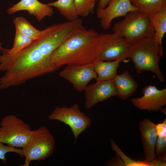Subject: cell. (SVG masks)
Listing matches in <instances>:
<instances>
[{
    "mask_svg": "<svg viewBox=\"0 0 166 166\" xmlns=\"http://www.w3.org/2000/svg\"><path fill=\"white\" fill-rule=\"evenodd\" d=\"M75 21L53 25L41 30L39 38L14 53L2 47L0 90L23 84L35 77L54 72L49 63L52 53L65 41L78 33Z\"/></svg>",
    "mask_w": 166,
    "mask_h": 166,
    "instance_id": "6da1fadb",
    "label": "cell"
},
{
    "mask_svg": "<svg viewBox=\"0 0 166 166\" xmlns=\"http://www.w3.org/2000/svg\"><path fill=\"white\" fill-rule=\"evenodd\" d=\"M104 34L91 29L76 34L52 53L49 58L50 65L56 72L64 65L93 62L102 51Z\"/></svg>",
    "mask_w": 166,
    "mask_h": 166,
    "instance_id": "7a4b0ae2",
    "label": "cell"
},
{
    "mask_svg": "<svg viewBox=\"0 0 166 166\" xmlns=\"http://www.w3.org/2000/svg\"><path fill=\"white\" fill-rule=\"evenodd\" d=\"M163 51L158 45L154 38L144 39L131 46L127 57L133 62L138 73L149 71L154 73L159 81H165L159 66L160 57L163 55Z\"/></svg>",
    "mask_w": 166,
    "mask_h": 166,
    "instance_id": "3957f363",
    "label": "cell"
},
{
    "mask_svg": "<svg viewBox=\"0 0 166 166\" xmlns=\"http://www.w3.org/2000/svg\"><path fill=\"white\" fill-rule=\"evenodd\" d=\"M112 31L131 45L144 39L154 38L155 34L150 17L138 10L127 13L123 20L114 24Z\"/></svg>",
    "mask_w": 166,
    "mask_h": 166,
    "instance_id": "277c9868",
    "label": "cell"
},
{
    "mask_svg": "<svg viewBox=\"0 0 166 166\" xmlns=\"http://www.w3.org/2000/svg\"><path fill=\"white\" fill-rule=\"evenodd\" d=\"M55 140L48 128L42 126L33 130L30 139L22 148L24 163L21 166H29L34 160H44L52 156L55 148Z\"/></svg>",
    "mask_w": 166,
    "mask_h": 166,
    "instance_id": "5b68a950",
    "label": "cell"
},
{
    "mask_svg": "<svg viewBox=\"0 0 166 166\" xmlns=\"http://www.w3.org/2000/svg\"><path fill=\"white\" fill-rule=\"evenodd\" d=\"M32 132L29 124L14 115L4 116L0 122V141L12 147H24Z\"/></svg>",
    "mask_w": 166,
    "mask_h": 166,
    "instance_id": "8992f818",
    "label": "cell"
},
{
    "mask_svg": "<svg viewBox=\"0 0 166 166\" xmlns=\"http://www.w3.org/2000/svg\"><path fill=\"white\" fill-rule=\"evenodd\" d=\"M50 120L63 122L70 127L74 137V143L79 135L91 125V119L79 109V105L75 104L69 107L57 106L49 116Z\"/></svg>",
    "mask_w": 166,
    "mask_h": 166,
    "instance_id": "52a82bcc",
    "label": "cell"
},
{
    "mask_svg": "<svg viewBox=\"0 0 166 166\" xmlns=\"http://www.w3.org/2000/svg\"><path fill=\"white\" fill-rule=\"evenodd\" d=\"M59 75L69 81L79 92L84 91L92 79L97 78L93 62L81 65H67Z\"/></svg>",
    "mask_w": 166,
    "mask_h": 166,
    "instance_id": "ba28073f",
    "label": "cell"
},
{
    "mask_svg": "<svg viewBox=\"0 0 166 166\" xmlns=\"http://www.w3.org/2000/svg\"><path fill=\"white\" fill-rule=\"evenodd\" d=\"M138 10L130 0H110L104 9L98 8L97 16L100 20L101 26L104 30L109 29L112 21L124 16L128 12Z\"/></svg>",
    "mask_w": 166,
    "mask_h": 166,
    "instance_id": "9c48e42d",
    "label": "cell"
},
{
    "mask_svg": "<svg viewBox=\"0 0 166 166\" xmlns=\"http://www.w3.org/2000/svg\"><path fill=\"white\" fill-rule=\"evenodd\" d=\"M142 93V97L131 99L137 108L149 112L156 111L166 105V88L159 89L155 85H147L143 88Z\"/></svg>",
    "mask_w": 166,
    "mask_h": 166,
    "instance_id": "30bf717a",
    "label": "cell"
},
{
    "mask_svg": "<svg viewBox=\"0 0 166 166\" xmlns=\"http://www.w3.org/2000/svg\"><path fill=\"white\" fill-rule=\"evenodd\" d=\"M84 91L85 106L87 109L91 108L98 102L117 95L113 79L97 81L96 83L88 85Z\"/></svg>",
    "mask_w": 166,
    "mask_h": 166,
    "instance_id": "8fae6325",
    "label": "cell"
},
{
    "mask_svg": "<svg viewBox=\"0 0 166 166\" xmlns=\"http://www.w3.org/2000/svg\"><path fill=\"white\" fill-rule=\"evenodd\" d=\"M131 46L124 38L115 33L108 34L104 49L96 60H124L127 58L128 53Z\"/></svg>",
    "mask_w": 166,
    "mask_h": 166,
    "instance_id": "7c38bea8",
    "label": "cell"
},
{
    "mask_svg": "<svg viewBox=\"0 0 166 166\" xmlns=\"http://www.w3.org/2000/svg\"><path fill=\"white\" fill-rule=\"evenodd\" d=\"M22 10L27 11L29 14L35 17L38 22L46 17L52 16L54 14L52 7L38 0H21L9 8L7 11L9 14L11 15Z\"/></svg>",
    "mask_w": 166,
    "mask_h": 166,
    "instance_id": "4fadbf2b",
    "label": "cell"
},
{
    "mask_svg": "<svg viewBox=\"0 0 166 166\" xmlns=\"http://www.w3.org/2000/svg\"><path fill=\"white\" fill-rule=\"evenodd\" d=\"M156 125L148 119L140 122L139 129L145 156L144 160L149 162L155 159V147L157 137Z\"/></svg>",
    "mask_w": 166,
    "mask_h": 166,
    "instance_id": "5bb4252c",
    "label": "cell"
},
{
    "mask_svg": "<svg viewBox=\"0 0 166 166\" xmlns=\"http://www.w3.org/2000/svg\"><path fill=\"white\" fill-rule=\"evenodd\" d=\"M117 93V96L122 100H126L134 93L138 87L136 81L127 70L113 79Z\"/></svg>",
    "mask_w": 166,
    "mask_h": 166,
    "instance_id": "9a60e30c",
    "label": "cell"
},
{
    "mask_svg": "<svg viewBox=\"0 0 166 166\" xmlns=\"http://www.w3.org/2000/svg\"><path fill=\"white\" fill-rule=\"evenodd\" d=\"M123 60L119 59L113 61L96 60L93 62L97 76V81L113 79L117 74L120 63Z\"/></svg>",
    "mask_w": 166,
    "mask_h": 166,
    "instance_id": "2e32d148",
    "label": "cell"
},
{
    "mask_svg": "<svg viewBox=\"0 0 166 166\" xmlns=\"http://www.w3.org/2000/svg\"><path fill=\"white\" fill-rule=\"evenodd\" d=\"M150 21L155 32L154 38L163 51L162 40L166 33V7L151 16Z\"/></svg>",
    "mask_w": 166,
    "mask_h": 166,
    "instance_id": "e0dca14e",
    "label": "cell"
},
{
    "mask_svg": "<svg viewBox=\"0 0 166 166\" xmlns=\"http://www.w3.org/2000/svg\"><path fill=\"white\" fill-rule=\"evenodd\" d=\"M131 2L138 11L150 17L166 7V0H136Z\"/></svg>",
    "mask_w": 166,
    "mask_h": 166,
    "instance_id": "ac0fdd59",
    "label": "cell"
},
{
    "mask_svg": "<svg viewBox=\"0 0 166 166\" xmlns=\"http://www.w3.org/2000/svg\"><path fill=\"white\" fill-rule=\"evenodd\" d=\"M47 4L56 7L60 14L69 21H73L78 18L74 0H57Z\"/></svg>",
    "mask_w": 166,
    "mask_h": 166,
    "instance_id": "d6986e66",
    "label": "cell"
},
{
    "mask_svg": "<svg viewBox=\"0 0 166 166\" xmlns=\"http://www.w3.org/2000/svg\"><path fill=\"white\" fill-rule=\"evenodd\" d=\"M15 31L19 32L30 38L35 39L39 37L41 30H38L22 17H17L13 19Z\"/></svg>",
    "mask_w": 166,
    "mask_h": 166,
    "instance_id": "ffe728a7",
    "label": "cell"
},
{
    "mask_svg": "<svg viewBox=\"0 0 166 166\" xmlns=\"http://www.w3.org/2000/svg\"><path fill=\"white\" fill-rule=\"evenodd\" d=\"M97 0H74L78 16L85 17L93 13L96 2Z\"/></svg>",
    "mask_w": 166,
    "mask_h": 166,
    "instance_id": "44dd1931",
    "label": "cell"
},
{
    "mask_svg": "<svg viewBox=\"0 0 166 166\" xmlns=\"http://www.w3.org/2000/svg\"><path fill=\"white\" fill-rule=\"evenodd\" d=\"M110 144L112 150L118 154L123 160L126 166H149L148 162L143 161L135 160L125 155L119 148L114 140L110 139Z\"/></svg>",
    "mask_w": 166,
    "mask_h": 166,
    "instance_id": "7402d4cb",
    "label": "cell"
},
{
    "mask_svg": "<svg viewBox=\"0 0 166 166\" xmlns=\"http://www.w3.org/2000/svg\"><path fill=\"white\" fill-rule=\"evenodd\" d=\"M34 40L19 32L15 31L13 47L11 49H7L10 52H15L27 46Z\"/></svg>",
    "mask_w": 166,
    "mask_h": 166,
    "instance_id": "603a6c76",
    "label": "cell"
},
{
    "mask_svg": "<svg viewBox=\"0 0 166 166\" xmlns=\"http://www.w3.org/2000/svg\"><path fill=\"white\" fill-rule=\"evenodd\" d=\"M9 152H13L20 155L22 157L23 155L22 149L12 147L8 145H5L0 141V160L5 165L7 164V159L6 157V154Z\"/></svg>",
    "mask_w": 166,
    "mask_h": 166,
    "instance_id": "cb8c5ba5",
    "label": "cell"
},
{
    "mask_svg": "<svg viewBox=\"0 0 166 166\" xmlns=\"http://www.w3.org/2000/svg\"><path fill=\"white\" fill-rule=\"evenodd\" d=\"M156 156L164 154L166 151V136H158L155 145Z\"/></svg>",
    "mask_w": 166,
    "mask_h": 166,
    "instance_id": "d4e9b609",
    "label": "cell"
},
{
    "mask_svg": "<svg viewBox=\"0 0 166 166\" xmlns=\"http://www.w3.org/2000/svg\"><path fill=\"white\" fill-rule=\"evenodd\" d=\"M106 166H125V164L120 156L116 153V155L106 163Z\"/></svg>",
    "mask_w": 166,
    "mask_h": 166,
    "instance_id": "484cf974",
    "label": "cell"
},
{
    "mask_svg": "<svg viewBox=\"0 0 166 166\" xmlns=\"http://www.w3.org/2000/svg\"><path fill=\"white\" fill-rule=\"evenodd\" d=\"M156 128L158 136H166V119L162 123L156 125Z\"/></svg>",
    "mask_w": 166,
    "mask_h": 166,
    "instance_id": "4316f807",
    "label": "cell"
},
{
    "mask_svg": "<svg viewBox=\"0 0 166 166\" xmlns=\"http://www.w3.org/2000/svg\"><path fill=\"white\" fill-rule=\"evenodd\" d=\"M110 0H100L98 5V8L104 9L108 5Z\"/></svg>",
    "mask_w": 166,
    "mask_h": 166,
    "instance_id": "83f0119b",
    "label": "cell"
},
{
    "mask_svg": "<svg viewBox=\"0 0 166 166\" xmlns=\"http://www.w3.org/2000/svg\"><path fill=\"white\" fill-rule=\"evenodd\" d=\"M1 45H2V43H1V42H0V52L1 51V48H2V47H1ZM1 55L0 54V56Z\"/></svg>",
    "mask_w": 166,
    "mask_h": 166,
    "instance_id": "f1b7e54d",
    "label": "cell"
},
{
    "mask_svg": "<svg viewBox=\"0 0 166 166\" xmlns=\"http://www.w3.org/2000/svg\"><path fill=\"white\" fill-rule=\"evenodd\" d=\"M130 1L132 2L136 0H130Z\"/></svg>",
    "mask_w": 166,
    "mask_h": 166,
    "instance_id": "f546056e",
    "label": "cell"
}]
</instances>
